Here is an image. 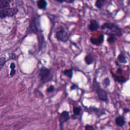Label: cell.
<instances>
[{
    "label": "cell",
    "instance_id": "cell-18",
    "mask_svg": "<svg viewBox=\"0 0 130 130\" xmlns=\"http://www.w3.org/2000/svg\"><path fill=\"white\" fill-rule=\"evenodd\" d=\"M81 111V108L80 107H74L73 108V113L74 115L77 116L79 115L80 114Z\"/></svg>",
    "mask_w": 130,
    "mask_h": 130
},
{
    "label": "cell",
    "instance_id": "cell-12",
    "mask_svg": "<svg viewBox=\"0 0 130 130\" xmlns=\"http://www.w3.org/2000/svg\"><path fill=\"white\" fill-rule=\"evenodd\" d=\"M84 61L87 65L92 64L94 61V57L91 53H89L85 55L84 57Z\"/></svg>",
    "mask_w": 130,
    "mask_h": 130
},
{
    "label": "cell",
    "instance_id": "cell-31",
    "mask_svg": "<svg viewBox=\"0 0 130 130\" xmlns=\"http://www.w3.org/2000/svg\"><path fill=\"white\" fill-rule=\"evenodd\" d=\"M128 125H129V126H130V121L129 122H128ZM128 130H130V127H129V129Z\"/></svg>",
    "mask_w": 130,
    "mask_h": 130
},
{
    "label": "cell",
    "instance_id": "cell-29",
    "mask_svg": "<svg viewBox=\"0 0 130 130\" xmlns=\"http://www.w3.org/2000/svg\"><path fill=\"white\" fill-rule=\"evenodd\" d=\"M114 63H115V64H116V66H118V67H120V64L119 63V62L117 61V60H115V61H114Z\"/></svg>",
    "mask_w": 130,
    "mask_h": 130
},
{
    "label": "cell",
    "instance_id": "cell-15",
    "mask_svg": "<svg viewBox=\"0 0 130 130\" xmlns=\"http://www.w3.org/2000/svg\"><path fill=\"white\" fill-rule=\"evenodd\" d=\"M110 83H111V81L109 78L108 77L105 78L102 80V84L105 88H107V87H108L110 85Z\"/></svg>",
    "mask_w": 130,
    "mask_h": 130
},
{
    "label": "cell",
    "instance_id": "cell-22",
    "mask_svg": "<svg viewBox=\"0 0 130 130\" xmlns=\"http://www.w3.org/2000/svg\"><path fill=\"white\" fill-rule=\"evenodd\" d=\"M85 130H95L93 127L90 125H86L85 126Z\"/></svg>",
    "mask_w": 130,
    "mask_h": 130
},
{
    "label": "cell",
    "instance_id": "cell-3",
    "mask_svg": "<svg viewBox=\"0 0 130 130\" xmlns=\"http://www.w3.org/2000/svg\"><path fill=\"white\" fill-rule=\"evenodd\" d=\"M51 73L50 70L44 67H43L40 69L39 74V76L40 77L41 80L45 83L46 82H48L49 80H51L50 77Z\"/></svg>",
    "mask_w": 130,
    "mask_h": 130
},
{
    "label": "cell",
    "instance_id": "cell-5",
    "mask_svg": "<svg viewBox=\"0 0 130 130\" xmlns=\"http://www.w3.org/2000/svg\"><path fill=\"white\" fill-rule=\"evenodd\" d=\"M55 38L60 41L66 42L69 39L68 34L64 30L61 29L58 31L55 34Z\"/></svg>",
    "mask_w": 130,
    "mask_h": 130
},
{
    "label": "cell",
    "instance_id": "cell-2",
    "mask_svg": "<svg viewBox=\"0 0 130 130\" xmlns=\"http://www.w3.org/2000/svg\"><path fill=\"white\" fill-rule=\"evenodd\" d=\"M93 88L96 91L99 100L105 102L109 101L107 92L101 87L96 78H94L93 81Z\"/></svg>",
    "mask_w": 130,
    "mask_h": 130
},
{
    "label": "cell",
    "instance_id": "cell-32",
    "mask_svg": "<svg viewBox=\"0 0 130 130\" xmlns=\"http://www.w3.org/2000/svg\"><path fill=\"white\" fill-rule=\"evenodd\" d=\"M60 129H61V130H63V129H62V127L61 126H60Z\"/></svg>",
    "mask_w": 130,
    "mask_h": 130
},
{
    "label": "cell",
    "instance_id": "cell-25",
    "mask_svg": "<svg viewBox=\"0 0 130 130\" xmlns=\"http://www.w3.org/2000/svg\"><path fill=\"white\" fill-rule=\"evenodd\" d=\"M78 85H75V84H73L72 86H71V90H74V89H76V88H78Z\"/></svg>",
    "mask_w": 130,
    "mask_h": 130
},
{
    "label": "cell",
    "instance_id": "cell-13",
    "mask_svg": "<svg viewBox=\"0 0 130 130\" xmlns=\"http://www.w3.org/2000/svg\"><path fill=\"white\" fill-rule=\"evenodd\" d=\"M11 1L9 0H0V10L7 8L9 7Z\"/></svg>",
    "mask_w": 130,
    "mask_h": 130
},
{
    "label": "cell",
    "instance_id": "cell-14",
    "mask_svg": "<svg viewBox=\"0 0 130 130\" xmlns=\"http://www.w3.org/2000/svg\"><path fill=\"white\" fill-rule=\"evenodd\" d=\"M47 2L45 0H40L37 2V6L40 9H44L47 6Z\"/></svg>",
    "mask_w": 130,
    "mask_h": 130
},
{
    "label": "cell",
    "instance_id": "cell-9",
    "mask_svg": "<svg viewBox=\"0 0 130 130\" xmlns=\"http://www.w3.org/2000/svg\"><path fill=\"white\" fill-rule=\"evenodd\" d=\"M69 118H70L69 113L66 111L62 112L60 115V116L59 118L60 125L62 126L64 123L66 122L69 119Z\"/></svg>",
    "mask_w": 130,
    "mask_h": 130
},
{
    "label": "cell",
    "instance_id": "cell-11",
    "mask_svg": "<svg viewBox=\"0 0 130 130\" xmlns=\"http://www.w3.org/2000/svg\"><path fill=\"white\" fill-rule=\"evenodd\" d=\"M118 61L121 63H123V64H125L127 63V59L126 58V56L124 54V53L122 52H120L117 58Z\"/></svg>",
    "mask_w": 130,
    "mask_h": 130
},
{
    "label": "cell",
    "instance_id": "cell-17",
    "mask_svg": "<svg viewBox=\"0 0 130 130\" xmlns=\"http://www.w3.org/2000/svg\"><path fill=\"white\" fill-rule=\"evenodd\" d=\"M63 73L66 76L69 77L70 78H72L73 76V70L72 69H66L63 71Z\"/></svg>",
    "mask_w": 130,
    "mask_h": 130
},
{
    "label": "cell",
    "instance_id": "cell-27",
    "mask_svg": "<svg viewBox=\"0 0 130 130\" xmlns=\"http://www.w3.org/2000/svg\"><path fill=\"white\" fill-rule=\"evenodd\" d=\"M74 2V0H67V1H64V2L67 3H73Z\"/></svg>",
    "mask_w": 130,
    "mask_h": 130
},
{
    "label": "cell",
    "instance_id": "cell-23",
    "mask_svg": "<svg viewBox=\"0 0 130 130\" xmlns=\"http://www.w3.org/2000/svg\"><path fill=\"white\" fill-rule=\"evenodd\" d=\"M123 72V70L122 69L120 68V67H118V68L117 69V70H116V73L118 75H121L122 74Z\"/></svg>",
    "mask_w": 130,
    "mask_h": 130
},
{
    "label": "cell",
    "instance_id": "cell-19",
    "mask_svg": "<svg viewBox=\"0 0 130 130\" xmlns=\"http://www.w3.org/2000/svg\"><path fill=\"white\" fill-rule=\"evenodd\" d=\"M116 41V37H114V36H109L107 39V42L110 44L115 43Z\"/></svg>",
    "mask_w": 130,
    "mask_h": 130
},
{
    "label": "cell",
    "instance_id": "cell-4",
    "mask_svg": "<svg viewBox=\"0 0 130 130\" xmlns=\"http://www.w3.org/2000/svg\"><path fill=\"white\" fill-rule=\"evenodd\" d=\"M18 12L16 8H7L0 10V18H4L6 17H12Z\"/></svg>",
    "mask_w": 130,
    "mask_h": 130
},
{
    "label": "cell",
    "instance_id": "cell-21",
    "mask_svg": "<svg viewBox=\"0 0 130 130\" xmlns=\"http://www.w3.org/2000/svg\"><path fill=\"white\" fill-rule=\"evenodd\" d=\"M54 90H55V87H54V86H53V85L50 86L49 87H48V88H47V90H46L47 92H48V93L53 92Z\"/></svg>",
    "mask_w": 130,
    "mask_h": 130
},
{
    "label": "cell",
    "instance_id": "cell-24",
    "mask_svg": "<svg viewBox=\"0 0 130 130\" xmlns=\"http://www.w3.org/2000/svg\"><path fill=\"white\" fill-rule=\"evenodd\" d=\"M15 69H12L11 70V72H10V75L11 76H14L15 74Z\"/></svg>",
    "mask_w": 130,
    "mask_h": 130
},
{
    "label": "cell",
    "instance_id": "cell-30",
    "mask_svg": "<svg viewBox=\"0 0 130 130\" xmlns=\"http://www.w3.org/2000/svg\"><path fill=\"white\" fill-rule=\"evenodd\" d=\"M56 2H58V3H60L64 2V1H63V0H62V1H60V0H56Z\"/></svg>",
    "mask_w": 130,
    "mask_h": 130
},
{
    "label": "cell",
    "instance_id": "cell-28",
    "mask_svg": "<svg viewBox=\"0 0 130 130\" xmlns=\"http://www.w3.org/2000/svg\"><path fill=\"white\" fill-rule=\"evenodd\" d=\"M129 111H130L129 109H128V108H124V109H123V112H124V113H126L129 112Z\"/></svg>",
    "mask_w": 130,
    "mask_h": 130
},
{
    "label": "cell",
    "instance_id": "cell-1",
    "mask_svg": "<svg viewBox=\"0 0 130 130\" xmlns=\"http://www.w3.org/2000/svg\"><path fill=\"white\" fill-rule=\"evenodd\" d=\"M102 31L109 36L121 37L122 35L121 28L113 22H107L101 26Z\"/></svg>",
    "mask_w": 130,
    "mask_h": 130
},
{
    "label": "cell",
    "instance_id": "cell-20",
    "mask_svg": "<svg viewBox=\"0 0 130 130\" xmlns=\"http://www.w3.org/2000/svg\"><path fill=\"white\" fill-rule=\"evenodd\" d=\"M6 61V58L4 57H2L0 58V71L1 69L3 68L4 64H5Z\"/></svg>",
    "mask_w": 130,
    "mask_h": 130
},
{
    "label": "cell",
    "instance_id": "cell-16",
    "mask_svg": "<svg viewBox=\"0 0 130 130\" xmlns=\"http://www.w3.org/2000/svg\"><path fill=\"white\" fill-rule=\"evenodd\" d=\"M106 2L105 0H97L95 3V6L97 8L101 9L105 5Z\"/></svg>",
    "mask_w": 130,
    "mask_h": 130
},
{
    "label": "cell",
    "instance_id": "cell-10",
    "mask_svg": "<svg viewBox=\"0 0 130 130\" xmlns=\"http://www.w3.org/2000/svg\"><path fill=\"white\" fill-rule=\"evenodd\" d=\"M115 121L116 124L119 126H123L125 123V118L122 115H119L117 116L115 118Z\"/></svg>",
    "mask_w": 130,
    "mask_h": 130
},
{
    "label": "cell",
    "instance_id": "cell-8",
    "mask_svg": "<svg viewBox=\"0 0 130 130\" xmlns=\"http://www.w3.org/2000/svg\"><path fill=\"white\" fill-rule=\"evenodd\" d=\"M100 25L98 22L95 19H90L89 21V24L88 25V29L91 31H94L99 28Z\"/></svg>",
    "mask_w": 130,
    "mask_h": 130
},
{
    "label": "cell",
    "instance_id": "cell-6",
    "mask_svg": "<svg viewBox=\"0 0 130 130\" xmlns=\"http://www.w3.org/2000/svg\"><path fill=\"white\" fill-rule=\"evenodd\" d=\"M110 73L112 75V78H113V79L116 81L118 83H123L126 82L128 80H129V78H126V77H125L123 76L120 75H118L117 74L114 73L112 70L110 71Z\"/></svg>",
    "mask_w": 130,
    "mask_h": 130
},
{
    "label": "cell",
    "instance_id": "cell-26",
    "mask_svg": "<svg viewBox=\"0 0 130 130\" xmlns=\"http://www.w3.org/2000/svg\"><path fill=\"white\" fill-rule=\"evenodd\" d=\"M15 64L14 62H12L11 64H10V68L11 70L12 69H15Z\"/></svg>",
    "mask_w": 130,
    "mask_h": 130
},
{
    "label": "cell",
    "instance_id": "cell-7",
    "mask_svg": "<svg viewBox=\"0 0 130 130\" xmlns=\"http://www.w3.org/2000/svg\"><path fill=\"white\" fill-rule=\"evenodd\" d=\"M104 41V34H101L98 38H94L92 37L90 38V42L94 45L100 46Z\"/></svg>",
    "mask_w": 130,
    "mask_h": 130
}]
</instances>
